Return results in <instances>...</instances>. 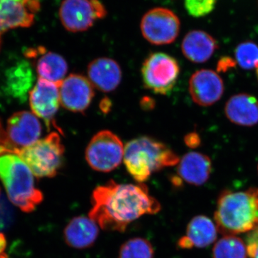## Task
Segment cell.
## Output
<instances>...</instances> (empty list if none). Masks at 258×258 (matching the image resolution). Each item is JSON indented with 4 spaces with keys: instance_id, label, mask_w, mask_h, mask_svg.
I'll return each instance as SVG.
<instances>
[{
    "instance_id": "ba28073f",
    "label": "cell",
    "mask_w": 258,
    "mask_h": 258,
    "mask_svg": "<svg viewBox=\"0 0 258 258\" xmlns=\"http://www.w3.org/2000/svg\"><path fill=\"white\" fill-rule=\"evenodd\" d=\"M141 30L144 38L153 45H167L175 41L179 35V19L170 10L154 8L144 15Z\"/></svg>"
},
{
    "instance_id": "3957f363",
    "label": "cell",
    "mask_w": 258,
    "mask_h": 258,
    "mask_svg": "<svg viewBox=\"0 0 258 258\" xmlns=\"http://www.w3.org/2000/svg\"><path fill=\"white\" fill-rule=\"evenodd\" d=\"M179 158L165 144L142 137L133 139L124 147L123 162L136 181L144 184L154 173L177 165Z\"/></svg>"
},
{
    "instance_id": "277c9868",
    "label": "cell",
    "mask_w": 258,
    "mask_h": 258,
    "mask_svg": "<svg viewBox=\"0 0 258 258\" xmlns=\"http://www.w3.org/2000/svg\"><path fill=\"white\" fill-rule=\"evenodd\" d=\"M0 179L8 199L25 212H32L43 200L42 191L36 188L32 171L17 154L0 156Z\"/></svg>"
},
{
    "instance_id": "9c48e42d",
    "label": "cell",
    "mask_w": 258,
    "mask_h": 258,
    "mask_svg": "<svg viewBox=\"0 0 258 258\" xmlns=\"http://www.w3.org/2000/svg\"><path fill=\"white\" fill-rule=\"evenodd\" d=\"M106 14L100 0H64L59 12L64 28L72 32L88 30L96 20L105 18Z\"/></svg>"
},
{
    "instance_id": "7c38bea8",
    "label": "cell",
    "mask_w": 258,
    "mask_h": 258,
    "mask_svg": "<svg viewBox=\"0 0 258 258\" xmlns=\"http://www.w3.org/2000/svg\"><path fill=\"white\" fill-rule=\"evenodd\" d=\"M40 10V0H0V33L31 26Z\"/></svg>"
},
{
    "instance_id": "e575fe53",
    "label": "cell",
    "mask_w": 258,
    "mask_h": 258,
    "mask_svg": "<svg viewBox=\"0 0 258 258\" xmlns=\"http://www.w3.org/2000/svg\"><path fill=\"white\" fill-rule=\"evenodd\" d=\"M257 169H258V167H257Z\"/></svg>"
},
{
    "instance_id": "4dcf8cb0",
    "label": "cell",
    "mask_w": 258,
    "mask_h": 258,
    "mask_svg": "<svg viewBox=\"0 0 258 258\" xmlns=\"http://www.w3.org/2000/svg\"><path fill=\"white\" fill-rule=\"evenodd\" d=\"M7 240L6 237L3 232H0V254H3L5 249L6 248Z\"/></svg>"
},
{
    "instance_id": "4316f807",
    "label": "cell",
    "mask_w": 258,
    "mask_h": 258,
    "mask_svg": "<svg viewBox=\"0 0 258 258\" xmlns=\"http://www.w3.org/2000/svg\"><path fill=\"white\" fill-rule=\"evenodd\" d=\"M14 221V212L0 189V232L10 228Z\"/></svg>"
},
{
    "instance_id": "603a6c76",
    "label": "cell",
    "mask_w": 258,
    "mask_h": 258,
    "mask_svg": "<svg viewBox=\"0 0 258 258\" xmlns=\"http://www.w3.org/2000/svg\"><path fill=\"white\" fill-rule=\"evenodd\" d=\"M213 258H247V245L240 237L225 235L213 247Z\"/></svg>"
},
{
    "instance_id": "7402d4cb",
    "label": "cell",
    "mask_w": 258,
    "mask_h": 258,
    "mask_svg": "<svg viewBox=\"0 0 258 258\" xmlns=\"http://www.w3.org/2000/svg\"><path fill=\"white\" fill-rule=\"evenodd\" d=\"M37 72L40 79L60 86L67 74L68 63L62 56L55 52H43L37 60Z\"/></svg>"
},
{
    "instance_id": "484cf974",
    "label": "cell",
    "mask_w": 258,
    "mask_h": 258,
    "mask_svg": "<svg viewBox=\"0 0 258 258\" xmlns=\"http://www.w3.org/2000/svg\"><path fill=\"white\" fill-rule=\"evenodd\" d=\"M217 0H184L185 8L194 18H203L215 9Z\"/></svg>"
},
{
    "instance_id": "4fadbf2b",
    "label": "cell",
    "mask_w": 258,
    "mask_h": 258,
    "mask_svg": "<svg viewBox=\"0 0 258 258\" xmlns=\"http://www.w3.org/2000/svg\"><path fill=\"white\" fill-rule=\"evenodd\" d=\"M29 98L34 114L45 120L50 128L60 103V86L39 78Z\"/></svg>"
},
{
    "instance_id": "8fae6325",
    "label": "cell",
    "mask_w": 258,
    "mask_h": 258,
    "mask_svg": "<svg viewBox=\"0 0 258 258\" xmlns=\"http://www.w3.org/2000/svg\"><path fill=\"white\" fill-rule=\"evenodd\" d=\"M95 96L94 87L82 75L73 74L60 86V101L66 109L83 113L88 109Z\"/></svg>"
},
{
    "instance_id": "5b68a950",
    "label": "cell",
    "mask_w": 258,
    "mask_h": 258,
    "mask_svg": "<svg viewBox=\"0 0 258 258\" xmlns=\"http://www.w3.org/2000/svg\"><path fill=\"white\" fill-rule=\"evenodd\" d=\"M64 148L57 132L19 151L20 159L26 164L34 176L52 178L57 175L63 164Z\"/></svg>"
},
{
    "instance_id": "cb8c5ba5",
    "label": "cell",
    "mask_w": 258,
    "mask_h": 258,
    "mask_svg": "<svg viewBox=\"0 0 258 258\" xmlns=\"http://www.w3.org/2000/svg\"><path fill=\"white\" fill-rule=\"evenodd\" d=\"M152 244L147 239L134 237L120 247L118 258H154Z\"/></svg>"
},
{
    "instance_id": "f1b7e54d",
    "label": "cell",
    "mask_w": 258,
    "mask_h": 258,
    "mask_svg": "<svg viewBox=\"0 0 258 258\" xmlns=\"http://www.w3.org/2000/svg\"><path fill=\"white\" fill-rule=\"evenodd\" d=\"M184 142L186 145L191 149L198 147L201 143L200 137L197 133H190L185 137Z\"/></svg>"
},
{
    "instance_id": "ffe728a7",
    "label": "cell",
    "mask_w": 258,
    "mask_h": 258,
    "mask_svg": "<svg viewBox=\"0 0 258 258\" xmlns=\"http://www.w3.org/2000/svg\"><path fill=\"white\" fill-rule=\"evenodd\" d=\"M226 116L235 124L252 126L258 123V101L255 97L239 93L226 103Z\"/></svg>"
},
{
    "instance_id": "d4e9b609",
    "label": "cell",
    "mask_w": 258,
    "mask_h": 258,
    "mask_svg": "<svg viewBox=\"0 0 258 258\" xmlns=\"http://www.w3.org/2000/svg\"><path fill=\"white\" fill-rule=\"evenodd\" d=\"M235 58L242 69L251 70L258 67V45L253 42H242L235 49Z\"/></svg>"
},
{
    "instance_id": "30bf717a",
    "label": "cell",
    "mask_w": 258,
    "mask_h": 258,
    "mask_svg": "<svg viewBox=\"0 0 258 258\" xmlns=\"http://www.w3.org/2000/svg\"><path fill=\"white\" fill-rule=\"evenodd\" d=\"M6 134L15 154L39 140L42 127L36 115L29 111L15 113L8 119Z\"/></svg>"
},
{
    "instance_id": "d6a6232c",
    "label": "cell",
    "mask_w": 258,
    "mask_h": 258,
    "mask_svg": "<svg viewBox=\"0 0 258 258\" xmlns=\"http://www.w3.org/2000/svg\"><path fill=\"white\" fill-rule=\"evenodd\" d=\"M0 258H9L8 257V256L6 255V254L3 253L0 254Z\"/></svg>"
},
{
    "instance_id": "e0dca14e",
    "label": "cell",
    "mask_w": 258,
    "mask_h": 258,
    "mask_svg": "<svg viewBox=\"0 0 258 258\" xmlns=\"http://www.w3.org/2000/svg\"><path fill=\"white\" fill-rule=\"evenodd\" d=\"M212 166L208 156L199 152L187 153L177 164L178 178L187 184L201 186L210 178Z\"/></svg>"
},
{
    "instance_id": "44dd1931",
    "label": "cell",
    "mask_w": 258,
    "mask_h": 258,
    "mask_svg": "<svg viewBox=\"0 0 258 258\" xmlns=\"http://www.w3.org/2000/svg\"><path fill=\"white\" fill-rule=\"evenodd\" d=\"M5 76L6 92L13 98L24 101L35 80L30 64L20 61L8 69Z\"/></svg>"
},
{
    "instance_id": "52a82bcc",
    "label": "cell",
    "mask_w": 258,
    "mask_h": 258,
    "mask_svg": "<svg viewBox=\"0 0 258 258\" xmlns=\"http://www.w3.org/2000/svg\"><path fill=\"white\" fill-rule=\"evenodd\" d=\"M124 147L118 136L108 130L98 132L90 141L86 160L93 170L111 172L123 160Z\"/></svg>"
},
{
    "instance_id": "5bb4252c",
    "label": "cell",
    "mask_w": 258,
    "mask_h": 258,
    "mask_svg": "<svg viewBox=\"0 0 258 258\" xmlns=\"http://www.w3.org/2000/svg\"><path fill=\"white\" fill-rule=\"evenodd\" d=\"M222 78L212 70L196 71L189 82V94L193 101L201 106H210L217 103L224 93Z\"/></svg>"
},
{
    "instance_id": "d6986e66",
    "label": "cell",
    "mask_w": 258,
    "mask_h": 258,
    "mask_svg": "<svg viewBox=\"0 0 258 258\" xmlns=\"http://www.w3.org/2000/svg\"><path fill=\"white\" fill-rule=\"evenodd\" d=\"M217 49V40L203 30H192L188 32L181 43L183 54L188 60L195 63L207 62Z\"/></svg>"
},
{
    "instance_id": "6da1fadb",
    "label": "cell",
    "mask_w": 258,
    "mask_h": 258,
    "mask_svg": "<svg viewBox=\"0 0 258 258\" xmlns=\"http://www.w3.org/2000/svg\"><path fill=\"white\" fill-rule=\"evenodd\" d=\"M160 210V203L150 195L145 184L109 181L93 190L88 216L102 230L122 232L140 217Z\"/></svg>"
},
{
    "instance_id": "1f68e13d",
    "label": "cell",
    "mask_w": 258,
    "mask_h": 258,
    "mask_svg": "<svg viewBox=\"0 0 258 258\" xmlns=\"http://www.w3.org/2000/svg\"><path fill=\"white\" fill-rule=\"evenodd\" d=\"M111 103L108 99H104L101 101V108L102 111L106 113V112L109 111L110 108H111Z\"/></svg>"
},
{
    "instance_id": "ac0fdd59",
    "label": "cell",
    "mask_w": 258,
    "mask_h": 258,
    "mask_svg": "<svg viewBox=\"0 0 258 258\" xmlns=\"http://www.w3.org/2000/svg\"><path fill=\"white\" fill-rule=\"evenodd\" d=\"M217 236L216 225L209 217L199 215L189 222L186 235L178 241V246L181 249L203 248L213 243Z\"/></svg>"
},
{
    "instance_id": "7a4b0ae2",
    "label": "cell",
    "mask_w": 258,
    "mask_h": 258,
    "mask_svg": "<svg viewBox=\"0 0 258 258\" xmlns=\"http://www.w3.org/2000/svg\"><path fill=\"white\" fill-rule=\"evenodd\" d=\"M217 231L224 235L249 232L258 225V188L222 191L215 213Z\"/></svg>"
},
{
    "instance_id": "836d02e7",
    "label": "cell",
    "mask_w": 258,
    "mask_h": 258,
    "mask_svg": "<svg viewBox=\"0 0 258 258\" xmlns=\"http://www.w3.org/2000/svg\"><path fill=\"white\" fill-rule=\"evenodd\" d=\"M257 78H258V67L257 68Z\"/></svg>"
},
{
    "instance_id": "2e32d148",
    "label": "cell",
    "mask_w": 258,
    "mask_h": 258,
    "mask_svg": "<svg viewBox=\"0 0 258 258\" xmlns=\"http://www.w3.org/2000/svg\"><path fill=\"white\" fill-rule=\"evenodd\" d=\"M100 227L89 216L74 217L64 229V242L75 249H86L96 242Z\"/></svg>"
},
{
    "instance_id": "83f0119b",
    "label": "cell",
    "mask_w": 258,
    "mask_h": 258,
    "mask_svg": "<svg viewBox=\"0 0 258 258\" xmlns=\"http://www.w3.org/2000/svg\"><path fill=\"white\" fill-rule=\"evenodd\" d=\"M247 254L250 258H258V225L249 232L247 238Z\"/></svg>"
},
{
    "instance_id": "9a60e30c",
    "label": "cell",
    "mask_w": 258,
    "mask_h": 258,
    "mask_svg": "<svg viewBox=\"0 0 258 258\" xmlns=\"http://www.w3.org/2000/svg\"><path fill=\"white\" fill-rule=\"evenodd\" d=\"M88 76L93 87L102 92L110 93L119 86L122 71L116 61L108 57H100L88 64Z\"/></svg>"
},
{
    "instance_id": "8992f818",
    "label": "cell",
    "mask_w": 258,
    "mask_h": 258,
    "mask_svg": "<svg viewBox=\"0 0 258 258\" xmlns=\"http://www.w3.org/2000/svg\"><path fill=\"white\" fill-rule=\"evenodd\" d=\"M180 73L175 58L163 52L150 54L142 67L145 88L157 94L167 95L175 86Z\"/></svg>"
},
{
    "instance_id": "f546056e",
    "label": "cell",
    "mask_w": 258,
    "mask_h": 258,
    "mask_svg": "<svg viewBox=\"0 0 258 258\" xmlns=\"http://www.w3.org/2000/svg\"><path fill=\"white\" fill-rule=\"evenodd\" d=\"M0 144L6 146V147L9 149V150L12 154H15L14 149H13V147L10 145L9 142H8V137H7L6 131H5L4 128H3L1 120H0Z\"/></svg>"
}]
</instances>
